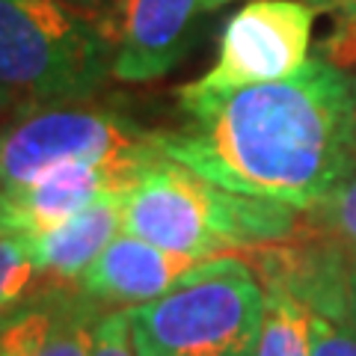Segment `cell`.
<instances>
[{
    "instance_id": "cell-1",
    "label": "cell",
    "mask_w": 356,
    "mask_h": 356,
    "mask_svg": "<svg viewBox=\"0 0 356 356\" xmlns=\"http://www.w3.org/2000/svg\"><path fill=\"white\" fill-rule=\"evenodd\" d=\"M184 125L152 131L166 158L222 191L312 211L356 172V77L324 57L285 81L232 92L178 89Z\"/></svg>"
},
{
    "instance_id": "cell-2",
    "label": "cell",
    "mask_w": 356,
    "mask_h": 356,
    "mask_svg": "<svg viewBox=\"0 0 356 356\" xmlns=\"http://www.w3.org/2000/svg\"><path fill=\"white\" fill-rule=\"evenodd\" d=\"M122 232L196 261L280 243L300 232V211L222 191L158 149L122 196Z\"/></svg>"
},
{
    "instance_id": "cell-3",
    "label": "cell",
    "mask_w": 356,
    "mask_h": 356,
    "mask_svg": "<svg viewBox=\"0 0 356 356\" xmlns=\"http://www.w3.org/2000/svg\"><path fill=\"white\" fill-rule=\"evenodd\" d=\"M113 33L69 0H0V116L89 102L113 74Z\"/></svg>"
},
{
    "instance_id": "cell-4",
    "label": "cell",
    "mask_w": 356,
    "mask_h": 356,
    "mask_svg": "<svg viewBox=\"0 0 356 356\" xmlns=\"http://www.w3.org/2000/svg\"><path fill=\"white\" fill-rule=\"evenodd\" d=\"M264 321V285L238 255L191 267L158 300L131 306L140 356H255Z\"/></svg>"
},
{
    "instance_id": "cell-5",
    "label": "cell",
    "mask_w": 356,
    "mask_h": 356,
    "mask_svg": "<svg viewBox=\"0 0 356 356\" xmlns=\"http://www.w3.org/2000/svg\"><path fill=\"white\" fill-rule=\"evenodd\" d=\"M158 152L152 131L95 104H60L0 128V187L21 191L65 163H137Z\"/></svg>"
},
{
    "instance_id": "cell-6",
    "label": "cell",
    "mask_w": 356,
    "mask_h": 356,
    "mask_svg": "<svg viewBox=\"0 0 356 356\" xmlns=\"http://www.w3.org/2000/svg\"><path fill=\"white\" fill-rule=\"evenodd\" d=\"M312 21L315 6L300 0H252L229 18L214 69L187 86L196 92H232L285 81L309 63Z\"/></svg>"
},
{
    "instance_id": "cell-7",
    "label": "cell",
    "mask_w": 356,
    "mask_h": 356,
    "mask_svg": "<svg viewBox=\"0 0 356 356\" xmlns=\"http://www.w3.org/2000/svg\"><path fill=\"white\" fill-rule=\"evenodd\" d=\"M102 315L77 282H42L0 318V356H92Z\"/></svg>"
},
{
    "instance_id": "cell-8",
    "label": "cell",
    "mask_w": 356,
    "mask_h": 356,
    "mask_svg": "<svg viewBox=\"0 0 356 356\" xmlns=\"http://www.w3.org/2000/svg\"><path fill=\"white\" fill-rule=\"evenodd\" d=\"M158 154V152H154ZM149 161V158H146ZM146 161L137 163H65L21 191H3L9 235H36L74 217L107 193L128 191Z\"/></svg>"
},
{
    "instance_id": "cell-9",
    "label": "cell",
    "mask_w": 356,
    "mask_h": 356,
    "mask_svg": "<svg viewBox=\"0 0 356 356\" xmlns=\"http://www.w3.org/2000/svg\"><path fill=\"white\" fill-rule=\"evenodd\" d=\"M202 0H122L113 30V77L125 83L158 81L181 60Z\"/></svg>"
},
{
    "instance_id": "cell-10",
    "label": "cell",
    "mask_w": 356,
    "mask_h": 356,
    "mask_svg": "<svg viewBox=\"0 0 356 356\" xmlns=\"http://www.w3.org/2000/svg\"><path fill=\"white\" fill-rule=\"evenodd\" d=\"M199 261L191 255L161 250L149 241L122 232L83 270V276L77 280V288L104 309H131L166 294Z\"/></svg>"
},
{
    "instance_id": "cell-11",
    "label": "cell",
    "mask_w": 356,
    "mask_h": 356,
    "mask_svg": "<svg viewBox=\"0 0 356 356\" xmlns=\"http://www.w3.org/2000/svg\"><path fill=\"white\" fill-rule=\"evenodd\" d=\"M122 196L125 191L107 193L89 208L57 226L21 235L27 241L30 261L42 282H77L102 250L122 229Z\"/></svg>"
},
{
    "instance_id": "cell-12",
    "label": "cell",
    "mask_w": 356,
    "mask_h": 356,
    "mask_svg": "<svg viewBox=\"0 0 356 356\" xmlns=\"http://www.w3.org/2000/svg\"><path fill=\"white\" fill-rule=\"evenodd\" d=\"M264 285V321L255 356H312L309 309L276 282Z\"/></svg>"
},
{
    "instance_id": "cell-13",
    "label": "cell",
    "mask_w": 356,
    "mask_h": 356,
    "mask_svg": "<svg viewBox=\"0 0 356 356\" xmlns=\"http://www.w3.org/2000/svg\"><path fill=\"white\" fill-rule=\"evenodd\" d=\"M306 222L312 232L348 250V255H356V172L344 178L324 202L306 211Z\"/></svg>"
},
{
    "instance_id": "cell-14",
    "label": "cell",
    "mask_w": 356,
    "mask_h": 356,
    "mask_svg": "<svg viewBox=\"0 0 356 356\" xmlns=\"http://www.w3.org/2000/svg\"><path fill=\"white\" fill-rule=\"evenodd\" d=\"M42 285L21 235H0V318Z\"/></svg>"
},
{
    "instance_id": "cell-15",
    "label": "cell",
    "mask_w": 356,
    "mask_h": 356,
    "mask_svg": "<svg viewBox=\"0 0 356 356\" xmlns=\"http://www.w3.org/2000/svg\"><path fill=\"white\" fill-rule=\"evenodd\" d=\"M312 356H356V312L318 315L309 312Z\"/></svg>"
},
{
    "instance_id": "cell-16",
    "label": "cell",
    "mask_w": 356,
    "mask_h": 356,
    "mask_svg": "<svg viewBox=\"0 0 356 356\" xmlns=\"http://www.w3.org/2000/svg\"><path fill=\"white\" fill-rule=\"evenodd\" d=\"M92 356H140L131 339L128 309L104 312L95 324L92 336Z\"/></svg>"
},
{
    "instance_id": "cell-17",
    "label": "cell",
    "mask_w": 356,
    "mask_h": 356,
    "mask_svg": "<svg viewBox=\"0 0 356 356\" xmlns=\"http://www.w3.org/2000/svg\"><path fill=\"white\" fill-rule=\"evenodd\" d=\"M321 57L341 72H356V3H344L336 33L321 42Z\"/></svg>"
},
{
    "instance_id": "cell-18",
    "label": "cell",
    "mask_w": 356,
    "mask_h": 356,
    "mask_svg": "<svg viewBox=\"0 0 356 356\" xmlns=\"http://www.w3.org/2000/svg\"><path fill=\"white\" fill-rule=\"evenodd\" d=\"M0 235H9V226H6V196H3V187H0Z\"/></svg>"
},
{
    "instance_id": "cell-19",
    "label": "cell",
    "mask_w": 356,
    "mask_h": 356,
    "mask_svg": "<svg viewBox=\"0 0 356 356\" xmlns=\"http://www.w3.org/2000/svg\"><path fill=\"white\" fill-rule=\"evenodd\" d=\"M350 288H353V312H356V255H350Z\"/></svg>"
},
{
    "instance_id": "cell-20",
    "label": "cell",
    "mask_w": 356,
    "mask_h": 356,
    "mask_svg": "<svg viewBox=\"0 0 356 356\" xmlns=\"http://www.w3.org/2000/svg\"><path fill=\"white\" fill-rule=\"evenodd\" d=\"M353 166H356V95H353Z\"/></svg>"
},
{
    "instance_id": "cell-21",
    "label": "cell",
    "mask_w": 356,
    "mask_h": 356,
    "mask_svg": "<svg viewBox=\"0 0 356 356\" xmlns=\"http://www.w3.org/2000/svg\"><path fill=\"white\" fill-rule=\"evenodd\" d=\"M222 3H229V0H202V9H217Z\"/></svg>"
},
{
    "instance_id": "cell-22",
    "label": "cell",
    "mask_w": 356,
    "mask_h": 356,
    "mask_svg": "<svg viewBox=\"0 0 356 356\" xmlns=\"http://www.w3.org/2000/svg\"><path fill=\"white\" fill-rule=\"evenodd\" d=\"M312 3H318V6H324V3H332V0H312Z\"/></svg>"
}]
</instances>
